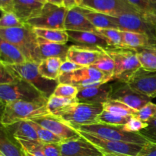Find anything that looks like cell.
Returning <instances> with one entry per match:
<instances>
[{
	"instance_id": "41",
	"label": "cell",
	"mask_w": 156,
	"mask_h": 156,
	"mask_svg": "<svg viewBox=\"0 0 156 156\" xmlns=\"http://www.w3.org/2000/svg\"><path fill=\"white\" fill-rule=\"evenodd\" d=\"M156 112V104L152 103V101L146 104L144 107L139 110L136 114L134 115V117L140 119V120L146 123H149L152 118H154V116Z\"/></svg>"
},
{
	"instance_id": "22",
	"label": "cell",
	"mask_w": 156,
	"mask_h": 156,
	"mask_svg": "<svg viewBox=\"0 0 156 156\" xmlns=\"http://www.w3.org/2000/svg\"><path fill=\"white\" fill-rule=\"evenodd\" d=\"M37 44L41 62L43 59L52 57L60 58L63 61L66 59L67 52L69 50V46L66 44L52 43L39 37H37Z\"/></svg>"
},
{
	"instance_id": "47",
	"label": "cell",
	"mask_w": 156,
	"mask_h": 156,
	"mask_svg": "<svg viewBox=\"0 0 156 156\" xmlns=\"http://www.w3.org/2000/svg\"><path fill=\"white\" fill-rule=\"evenodd\" d=\"M138 156H156V143L151 142L146 143Z\"/></svg>"
},
{
	"instance_id": "35",
	"label": "cell",
	"mask_w": 156,
	"mask_h": 156,
	"mask_svg": "<svg viewBox=\"0 0 156 156\" xmlns=\"http://www.w3.org/2000/svg\"><path fill=\"white\" fill-rule=\"evenodd\" d=\"M91 66L97 69L106 76L114 78V73L115 69V63L112 58L105 52L101 57L96 61Z\"/></svg>"
},
{
	"instance_id": "1",
	"label": "cell",
	"mask_w": 156,
	"mask_h": 156,
	"mask_svg": "<svg viewBox=\"0 0 156 156\" xmlns=\"http://www.w3.org/2000/svg\"><path fill=\"white\" fill-rule=\"evenodd\" d=\"M0 37L19 49L27 61L39 64L41 59L38 52L37 37L33 28L25 24L22 27H0Z\"/></svg>"
},
{
	"instance_id": "8",
	"label": "cell",
	"mask_w": 156,
	"mask_h": 156,
	"mask_svg": "<svg viewBox=\"0 0 156 156\" xmlns=\"http://www.w3.org/2000/svg\"><path fill=\"white\" fill-rule=\"evenodd\" d=\"M103 111V106L101 104L77 103L57 117L75 127L98 123V117Z\"/></svg>"
},
{
	"instance_id": "6",
	"label": "cell",
	"mask_w": 156,
	"mask_h": 156,
	"mask_svg": "<svg viewBox=\"0 0 156 156\" xmlns=\"http://www.w3.org/2000/svg\"><path fill=\"white\" fill-rule=\"evenodd\" d=\"M47 100L36 88L22 79L0 85V103L2 105L18 101L47 103Z\"/></svg>"
},
{
	"instance_id": "33",
	"label": "cell",
	"mask_w": 156,
	"mask_h": 156,
	"mask_svg": "<svg viewBox=\"0 0 156 156\" xmlns=\"http://www.w3.org/2000/svg\"><path fill=\"white\" fill-rule=\"evenodd\" d=\"M131 117L117 115L104 110L98 117V123L111 125V126H123L129 121Z\"/></svg>"
},
{
	"instance_id": "3",
	"label": "cell",
	"mask_w": 156,
	"mask_h": 156,
	"mask_svg": "<svg viewBox=\"0 0 156 156\" xmlns=\"http://www.w3.org/2000/svg\"><path fill=\"white\" fill-rule=\"evenodd\" d=\"M47 103L18 101L4 105L1 121L5 126L48 114Z\"/></svg>"
},
{
	"instance_id": "56",
	"label": "cell",
	"mask_w": 156,
	"mask_h": 156,
	"mask_svg": "<svg viewBox=\"0 0 156 156\" xmlns=\"http://www.w3.org/2000/svg\"><path fill=\"white\" fill-rule=\"evenodd\" d=\"M104 156H105V155H104Z\"/></svg>"
},
{
	"instance_id": "50",
	"label": "cell",
	"mask_w": 156,
	"mask_h": 156,
	"mask_svg": "<svg viewBox=\"0 0 156 156\" xmlns=\"http://www.w3.org/2000/svg\"><path fill=\"white\" fill-rule=\"evenodd\" d=\"M145 15L149 21H151L154 24H156V14H147V15Z\"/></svg>"
},
{
	"instance_id": "5",
	"label": "cell",
	"mask_w": 156,
	"mask_h": 156,
	"mask_svg": "<svg viewBox=\"0 0 156 156\" xmlns=\"http://www.w3.org/2000/svg\"><path fill=\"white\" fill-rule=\"evenodd\" d=\"M77 130L87 133L94 136L114 141L125 142L138 145H146L149 143L145 137L140 133H128L122 129L121 126H111V125L95 123L91 125L75 126Z\"/></svg>"
},
{
	"instance_id": "42",
	"label": "cell",
	"mask_w": 156,
	"mask_h": 156,
	"mask_svg": "<svg viewBox=\"0 0 156 156\" xmlns=\"http://www.w3.org/2000/svg\"><path fill=\"white\" fill-rule=\"evenodd\" d=\"M148 124H149L148 123L142 121L140 119L136 118L134 116H132L126 124L121 126V128L125 132L140 133V131L146 129L148 126Z\"/></svg>"
},
{
	"instance_id": "16",
	"label": "cell",
	"mask_w": 156,
	"mask_h": 156,
	"mask_svg": "<svg viewBox=\"0 0 156 156\" xmlns=\"http://www.w3.org/2000/svg\"><path fill=\"white\" fill-rule=\"evenodd\" d=\"M62 156H104L102 152L82 136L60 143Z\"/></svg>"
},
{
	"instance_id": "24",
	"label": "cell",
	"mask_w": 156,
	"mask_h": 156,
	"mask_svg": "<svg viewBox=\"0 0 156 156\" xmlns=\"http://www.w3.org/2000/svg\"><path fill=\"white\" fill-rule=\"evenodd\" d=\"M27 59L15 45L0 37V62L5 65H15L26 62Z\"/></svg>"
},
{
	"instance_id": "19",
	"label": "cell",
	"mask_w": 156,
	"mask_h": 156,
	"mask_svg": "<svg viewBox=\"0 0 156 156\" xmlns=\"http://www.w3.org/2000/svg\"><path fill=\"white\" fill-rule=\"evenodd\" d=\"M4 105L0 103V154L2 156H25L22 148L1 121Z\"/></svg>"
},
{
	"instance_id": "25",
	"label": "cell",
	"mask_w": 156,
	"mask_h": 156,
	"mask_svg": "<svg viewBox=\"0 0 156 156\" xmlns=\"http://www.w3.org/2000/svg\"><path fill=\"white\" fill-rule=\"evenodd\" d=\"M121 34L123 45L128 48L136 51L144 48H156V41L147 35L129 31H121Z\"/></svg>"
},
{
	"instance_id": "32",
	"label": "cell",
	"mask_w": 156,
	"mask_h": 156,
	"mask_svg": "<svg viewBox=\"0 0 156 156\" xmlns=\"http://www.w3.org/2000/svg\"><path fill=\"white\" fill-rule=\"evenodd\" d=\"M102 106H103V109L105 111H109V112L117 114V115L123 116V117L134 116L137 112V111L129 108L125 104L122 103L119 101L112 100V99H110L107 102L102 104Z\"/></svg>"
},
{
	"instance_id": "38",
	"label": "cell",
	"mask_w": 156,
	"mask_h": 156,
	"mask_svg": "<svg viewBox=\"0 0 156 156\" xmlns=\"http://www.w3.org/2000/svg\"><path fill=\"white\" fill-rule=\"evenodd\" d=\"M79 89L74 85L65 83H59L52 95L66 98H76Z\"/></svg>"
},
{
	"instance_id": "10",
	"label": "cell",
	"mask_w": 156,
	"mask_h": 156,
	"mask_svg": "<svg viewBox=\"0 0 156 156\" xmlns=\"http://www.w3.org/2000/svg\"><path fill=\"white\" fill-rule=\"evenodd\" d=\"M77 130V129H76ZM81 136L85 138L95 147H97L104 155H128L138 156L143 149V145L134 143H125V142L114 141V140H105L94 136L87 133L77 130Z\"/></svg>"
},
{
	"instance_id": "39",
	"label": "cell",
	"mask_w": 156,
	"mask_h": 156,
	"mask_svg": "<svg viewBox=\"0 0 156 156\" xmlns=\"http://www.w3.org/2000/svg\"><path fill=\"white\" fill-rule=\"evenodd\" d=\"M25 25L24 23L20 21L14 12H3L0 17V27L8 28V27H22Z\"/></svg>"
},
{
	"instance_id": "2",
	"label": "cell",
	"mask_w": 156,
	"mask_h": 156,
	"mask_svg": "<svg viewBox=\"0 0 156 156\" xmlns=\"http://www.w3.org/2000/svg\"><path fill=\"white\" fill-rule=\"evenodd\" d=\"M104 50L115 63L114 79L117 82L128 83L133 76L142 68L135 50L128 47H110Z\"/></svg>"
},
{
	"instance_id": "49",
	"label": "cell",
	"mask_w": 156,
	"mask_h": 156,
	"mask_svg": "<svg viewBox=\"0 0 156 156\" xmlns=\"http://www.w3.org/2000/svg\"><path fill=\"white\" fill-rule=\"evenodd\" d=\"M62 2L64 7L69 10L80 6L82 5V0H62Z\"/></svg>"
},
{
	"instance_id": "43",
	"label": "cell",
	"mask_w": 156,
	"mask_h": 156,
	"mask_svg": "<svg viewBox=\"0 0 156 156\" xmlns=\"http://www.w3.org/2000/svg\"><path fill=\"white\" fill-rule=\"evenodd\" d=\"M148 123L147 127L140 131V133L149 142L156 143V117L152 118Z\"/></svg>"
},
{
	"instance_id": "23",
	"label": "cell",
	"mask_w": 156,
	"mask_h": 156,
	"mask_svg": "<svg viewBox=\"0 0 156 156\" xmlns=\"http://www.w3.org/2000/svg\"><path fill=\"white\" fill-rule=\"evenodd\" d=\"M14 13L25 24L29 19L37 16L44 4L37 0H13Z\"/></svg>"
},
{
	"instance_id": "37",
	"label": "cell",
	"mask_w": 156,
	"mask_h": 156,
	"mask_svg": "<svg viewBox=\"0 0 156 156\" xmlns=\"http://www.w3.org/2000/svg\"><path fill=\"white\" fill-rule=\"evenodd\" d=\"M31 121V120H30ZM32 125L34 127L35 130H36L37 134L38 140L41 143H61L62 142V140L58 136L55 135L52 132L49 131L48 129H45V128L42 127L37 123H34V122L31 121Z\"/></svg>"
},
{
	"instance_id": "31",
	"label": "cell",
	"mask_w": 156,
	"mask_h": 156,
	"mask_svg": "<svg viewBox=\"0 0 156 156\" xmlns=\"http://www.w3.org/2000/svg\"><path fill=\"white\" fill-rule=\"evenodd\" d=\"M142 68L156 72V48H144L136 50Z\"/></svg>"
},
{
	"instance_id": "15",
	"label": "cell",
	"mask_w": 156,
	"mask_h": 156,
	"mask_svg": "<svg viewBox=\"0 0 156 156\" xmlns=\"http://www.w3.org/2000/svg\"><path fill=\"white\" fill-rule=\"evenodd\" d=\"M104 53L105 50L99 47L76 44L69 47L66 59L82 67L91 66Z\"/></svg>"
},
{
	"instance_id": "45",
	"label": "cell",
	"mask_w": 156,
	"mask_h": 156,
	"mask_svg": "<svg viewBox=\"0 0 156 156\" xmlns=\"http://www.w3.org/2000/svg\"><path fill=\"white\" fill-rule=\"evenodd\" d=\"M42 150L45 156H62L60 143H43Z\"/></svg>"
},
{
	"instance_id": "34",
	"label": "cell",
	"mask_w": 156,
	"mask_h": 156,
	"mask_svg": "<svg viewBox=\"0 0 156 156\" xmlns=\"http://www.w3.org/2000/svg\"><path fill=\"white\" fill-rule=\"evenodd\" d=\"M22 148L25 156H45L42 150L43 143L36 140H25L17 139Z\"/></svg>"
},
{
	"instance_id": "53",
	"label": "cell",
	"mask_w": 156,
	"mask_h": 156,
	"mask_svg": "<svg viewBox=\"0 0 156 156\" xmlns=\"http://www.w3.org/2000/svg\"><path fill=\"white\" fill-rule=\"evenodd\" d=\"M150 2H152L155 3V4H156V0H149Z\"/></svg>"
},
{
	"instance_id": "48",
	"label": "cell",
	"mask_w": 156,
	"mask_h": 156,
	"mask_svg": "<svg viewBox=\"0 0 156 156\" xmlns=\"http://www.w3.org/2000/svg\"><path fill=\"white\" fill-rule=\"evenodd\" d=\"M0 11L2 12H14L13 0H0Z\"/></svg>"
},
{
	"instance_id": "26",
	"label": "cell",
	"mask_w": 156,
	"mask_h": 156,
	"mask_svg": "<svg viewBox=\"0 0 156 156\" xmlns=\"http://www.w3.org/2000/svg\"><path fill=\"white\" fill-rule=\"evenodd\" d=\"M78 8L97 30H99V29H117L118 30L117 25L113 20L112 16L80 7V6Z\"/></svg>"
},
{
	"instance_id": "54",
	"label": "cell",
	"mask_w": 156,
	"mask_h": 156,
	"mask_svg": "<svg viewBox=\"0 0 156 156\" xmlns=\"http://www.w3.org/2000/svg\"><path fill=\"white\" fill-rule=\"evenodd\" d=\"M105 156H128V155H105Z\"/></svg>"
},
{
	"instance_id": "44",
	"label": "cell",
	"mask_w": 156,
	"mask_h": 156,
	"mask_svg": "<svg viewBox=\"0 0 156 156\" xmlns=\"http://www.w3.org/2000/svg\"><path fill=\"white\" fill-rule=\"evenodd\" d=\"M10 72L5 64L0 62V85L2 84H7L15 82L18 80Z\"/></svg>"
},
{
	"instance_id": "9",
	"label": "cell",
	"mask_w": 156,
	"mask_h": 156,
	"mask_svg": "<svg viewBox=\"0 0 156 156\" xmlns=\"http://www.w3.org/2000/svg\"><path fill=\"white\" fill-rule=\"evenodd\" d=\"M66 13L67 9L64 6L47 2L44 4L40 13L29 19L25 24L32 28L65 30L64 23Z\"/></svg>"
},
{
	"instance_id": "7",
	"label": "cell",
	"mask_w": 156,
	"mask_h": 156,
	"mask_svg": "<svg viewBox=\"0 0 156 156\" xmlns=\"http://www.w3.org/2000/svg\"><path fill=\"white\" fill-rule=\"evenodd\" d=\"M111 81H114V78L106 76L92 66L82 67L72 73L62 74L58 79L59 83L74 85L79 90L99 86Z\"/></svg>"
},
{
	"instance_id": "20",
	"label": "cell",
	"mask_w": 156,
	"mask_h": 156,
	"mask_svg": "<svg viewBox=\"0 0 156 156\" xmlns=\"http://www.w3.org/2000/svg\"><path fill=\"white\" fill-rule=\"evenodd\" d=\"M64 27L66 30L97 32V29L78 7L67 10Z\"/></svg>"
},
{
	"instance_id": "52",
	"label": "cell",
	"mask_w": 156,
	"mask_h": 156,
	"mask_svg": "<svg viewBox=\"0 0 156 156\" xmlns=\"http://www.w3.org/2000/svg\"><path fill=\"white\" fill-rule=\"evenodd\" d=\"M37 1H38V2H39L43 3V4H45V3L47 2V0H37Z\"/></svg>"
},
{
	"instance_id": "11",
	"label": "cell",
	"mask_w": 156,
	"mask_h": 156,
	"mask_svg": "<svg viewBox=\"0 0 156 156\" xmlns=\"http://www.w3.org/2000/svg\"><path fill=\"white\" fill-rule=\"evenodd\" d=\"M112 17L118 30L147 35L156 41V24L149 21L144 14L128 13Z\"/></svg>"
},
{
	"instance_id": "18",
	"label": "cell",
	"mask_w": 156,
	"mask_h": 156,
	"mask_svg": "<svg viewBox=\"0 0 156 156\" xmlns=\"http://www.w3.org/2000/svg\"><path fill=\"white\" fill-rule=\"evenodd\" d=\"M113 91V84L108 82L101 85L79 90L76 100L78 103L102 104L109 101Z\"/></svg>"
},
{
	"instance_id": "30",
	"label": "cell",
	"mask_w": 156,
	"mask_h": 156,
	"mask_svg": "<svg viewBox=\"0 0 156 156\" xmlns=\"http://www.w3.org/2000/svg\"><path fill=\"white\" fill-rule=\"evenodd\" d=\"M33 30L37 37H42L52 43L66 44L69 40L68 33L66 30L44 28H33Z\"/></svg>"
},
{
	"instance_id": "13",
	"label": "cell",
	"mask_w": 156,
	"mask_h": 156,
	"mask_svg": "<svg viewBox=\"0 0 156 156\" xmlns=\"http://www.w3.org/2000/svg\"><path fill=\"white\" fill-rule=\"evenodd\" d=\"M29 120H31L42 127L48 129L55 135L60 137L62 141L74 140L80 136V134L76 129L61 118L53 114H46L41 117H34Z\"/></svg>"
},
{
	"instance_id": "36",
	"label": "cell",
	"mask_w": 156,
	"mask_h": 156,
	"mask_svg": "<svg viewBox=\"0 0 156 156\" xmlns=\"http://www.w3.org/2000/svg\"><path fill=\"white\" fill-rule=\"evenodd\" d=\"M97 32L106 38L111 47H126L123 45L122 34L120 30H117V29H99V30H97Z\"/></svg>"
},
{
	"instance_id": "29",
	"label": "cell",
	"mask_w": 156,
	"mask_h": 156,
	"mask_svg": "<svg viewBox=\"0 0 156 156\" xmlns=\"http://www.w3.org/2000/svg\"><path fill=\"white\" fill-rule=\"evenodd\" d=\"M77 103L76 98H66L51 95L47 100V109L49 114L57 117L59 114Z\"/></svg>"
},
{
	"instance_id": "55",
	"label": "cell",
	"mask_w": 156,
	"mask_h": 156,
	"mask_svg": "<svg viewBox=\"0 0 156 156\" xmlns=\"http://www.w3.org/2000/svg\"><path fill=\"white\" fill-rule=\"evenodd\" d=\"M154 117H156V112H155V116H154Z\"/></svg>"
},
{
	"instance_id": "12",
	"label": "cell",
	"mask_w": 156,
	"mask_h": 156,
	"mask_svg": "<svg viewBox=\"0 0 156 156\" xmlns=\"http://www.w3.org/2000/svg\"><path fill=\"white\" fill-rule=\"evenodd\" d=\"M80 7L114 17L128 13H141L126 0H82Z\"/></svg>"
},
{
	"instance_id": "28",
	"label": "cell",
	"mask_w": 156,
	"mask_h": 156,
	"mask_svg": "<svg viewBox=\"0 0 156 156\" xmlns=\"http://www.w3.org/2000/svg\"><path fill=\"white\" fill-rule=\"evenodd\" d=\"M62 59L58 57L47 58L43 59L38 64V70L41 76L49 80L58 81L60 73L61 65H62Z\"/></svg>"
},
{
	"instance_id": "14",
	"label": "cell",
	"mask_w": 156,
	"mask_h": 156,
	"mask_svg": "<svg viewBox=\"0 0 156 156\" xmlns=\"http://www.w3.org/2000/svg\"><path fill=\"white\" fill-rule=\"evenodd\" d=\"M111 99L119 101L137 111L151 101L150 98L134 90L127 83L120 82L113 84Z\"/></svg>"
},
{
	"instance_id": "40",
	"label": "cell",
	"mask_w": 156,
	"mask_h": 156,
	"mask_svg": "<svg viewBox=\"0 0 156 156\" xmlns=\"http://www.w3.org/2000/svg\"><path fill=\"white\" fill-rule=\"evenodd\" d=\"M142 14H156V4L149 0H126Z\"/></svg>"
},
{
	"instance_id": "17",
	"label": "cell",
	"mask_w": 156,
	"mask_h": 156,
	"mask_svg": "<svg viewBox=\"0 0 156 156\" xmlns=\"http://www.w3.org/2000/svg\"><path fill=\"white\" fill-rule=\"evenodd\" d=\"M127 84L134 90L151 99L156 98V72L140 69Z\"/></svg>"
},
{
	"instance_id": "21",
	"label": "cell",
	"mask_w": 156,
	"mask_h": 156,
	"mask_svg": "<svg viewBox=\"0 0 156 156\" xmlns=\"http://www.w3.org/2000/svg\"><path fill=\"white\" fill-rule=\"evenodd\" d=\"M66 31L68 33L69 40L73 42L77 43L78 44L99 47L103 50L111 47L106 38L98 32L73 31V30H66Z\"/></svg>"
},
{
	"instance_id": "51",
	"label": "cell",
	"mask_w": 156,
	"mask_h": 156,
	"mask_svg": "<svg viewBox=\"0 0 156 156\" xmlns=\"http://www.w3.org/2000/svg\"><path fill=\"white\" fill-rule=\"evenodd\" d=\"M47 2H50L51 4L56 5L58 6H63V2L62 0H47Z\"/></svg>"
},
{
	"instance_id": "4",
	"label": "cell",
	"mask_w": 156,
	"mask_h": 156,
	"mask_svg": "<svg viewBox=\"0 0 156 156\" xmlns=\"http://www.w3.org/2000/svg\"><path fill=\"white\" fill-rule=\"evenodd\" d=\"M6 66L15 77L30 83L47 99L53 94L59 84L58 81L49 80L41 76L38 70V63L32 61H26L15 65H7Z\"/></svg>"
},
{
	"instance_id": "46",
	"label": "cell",
	"mask_w": 156,
	"mask_h": 156,
	"mask_svg": "<svg viewBox=\"0 0 156 156\" xmlns=\"http://www.w3.org/2000/svg\"><path fill=\"white\" fill-rule=\"evenodd\" d=\"M80 68H82V66L77 65V64L72 62V61L66 59L62 62V65H61L59 73H60V75L65 74V73H69L73 71H76V70L79 69Z\"/></svg>"
},
{
	"instance_id": "27",
	"label": "cell",
	"mask_w": 156,
	"mask_h": 156,
	"mask_svg": "<svg viewBox=\"0 0 156 156\" xmlns=\"http://www.w3.org/2000/svg\"><path fill=\"white\" fill-rule=\"evenodd\" d=\"M6 127L9 129V132L16 140L20 139V140L39 141L37 134L30 120L19 121Z\"/></svg>"
}]
</instances>
